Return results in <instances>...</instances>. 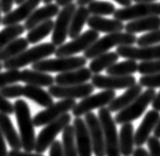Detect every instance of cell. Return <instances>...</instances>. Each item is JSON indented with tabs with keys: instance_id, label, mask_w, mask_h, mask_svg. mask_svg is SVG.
Masks as SVG:
<instances>
[{
	"instance_id": "cell-1",
	"label": "cell",
	"mask_w": 160,
	"mask_h": 156,
	"mask_svg": "<svg viewBox=\"0 0 160 156\" xmlns=\"http://www.w3.org/2000/svg\"><path fill=\"white\" fill-rule=\"evenodd\" d=\"M13 106L14 114L20 131L22 148H24V151L32 152L35 149L36 137L30 108L28 104L22 99H18Z\"/></svg>"
},
{
	"instance_id": "cell-2",
	"label": "cell",
	"mask_w": 160,
	"mask_h": 156,
	"mask_svg": "<svg viewBox=\"0 0 160 156\" xmlns=\"http://www.w3.org/2000/svg\"><path fill=\"white\" fill-rule=\"evenodd\" d=\"M137 38L134 34L128 32L110 33L102 38H98L92 46L84 52V57L87 59H92L98 55L107 53L113 47L119 46H132L136 43Z\"/></svg>"
},
{
	"instance_id": "cell-3",
	"label": "cell",
	"mask_w": 160,
	"mask_h": 156,
	"mask_svg": "<svg viewBox=\"0 0 160 156\" xmlns=\"http://www.w3.org/2000/svg\"><path fill=\"white\" fill-rule=\"evenodd\" d=\"M57 47L52 43H44L38 44L32 48L25 49L16 57L3 62L5 69H19L28 64H33L37 61L45 59L46 57L54 54Z\"/></svg>"
},
{
	"instance_id": "cell-4",
	"label": "cell",
	"mask_w": 160,
	"mask_h": 156,
	"mask_svg": "<svg viewBox=\"0 0 160 156\" xmlns=\"http://www.w3.org/2000/svg\"><path fill=\"white\" fill-rule=\"evenodd\" d=\"M87 64L85 57H63L50 59H42L32 64V69L42 72H67L79 69Z\"/></svg>"
},
{
	"instance_id": "cell-5",
	"label": "cell",
	"mask_w": 160,
	"mask_h": 156,
	"mask_svg": "<svg viewBox=\"0 0 160 156\" xmlns=\"http://www.w3.org/2000/svg\"><path fill=\"white\" fill-rule=\"evenodd\" d=\"M155 90L152 88H148L144 92H141L140 95L133 102H131L124 109L119 111L114 118L115 124L123 125L140 118L145 112L148 105L151 104L153 98L155 97Z\"/></svg>"
},
{
	"instance_id": "cell-6",
	"label": "cell",
	"mask_w": 160,
	"mask_h": 156,
	"mask_svg": "<svg viewBox=\"0 0 160 156\" xmlns=\"http://www.w3.org/2000/svg\"><path fill=\"white\" fill-rule=\"evenodd\" d=\"M98 120L103 131L104 144H106V156H121L119 151L118 133L112 112L106 107L98 111Z\"/></svg>"
},
{
	"instance_id": "cell-7",
	"label": "cell",
	"mask_w": 160,
	"mask_h": 156,
	"mask_svg": "<svg viewBox=\"0 0 160 156\" xmlns=\"http://www.w3.org/2000/svg\"><path fill=\"white\" fill-rule=\"evenodd\" d=\"M72 121V116L68 113L62 115L60 118L49 122L48 125L40 131L36 138L35 142V151L37 153H44L51 146V144L55 141V138L61 131H63L67 126L70 125Z\"/></svg>"
},
{
	"instance_id": "cell-8",
	"label": "cell",
	"mask_w": 160,
	"mask_h": 156,
	"mask_svg": "<svg viewBox=\"0 0 160 156\" xmlns=\"http://www.w3.org/2000/svg\"><path fill=\"white\" fill-rule=\"evenodd\" d=\"M98 38H100L98 32L92 29L88 30L70 43L63 44L62 46L57 47L56 52H55L54 54L56 55V57H72V55L77 54L81 52H85Z\"/></svg>"
},
{
	"instance_id": "cell-9",
	"label": "cell",
	"mask_w": 160,
	"mask_h": 156,
	"mask_svg": "<svg viewBox=\"0 0 160 156\" xmlns=\"http://www.w3.org/2000/svg\"><path fill=\"white\" fill-rule=\"evenodd\" d=\"M149 16H160V3H136L128 7L115 10L114 19L119 21H132Z\"/></svg>"
},
{
	"instance_id": "cell-10",
	"label": "cell",
	"mask_w": 160,
	"mask_h": 156,
	"mask_svg": "<svg viewBox=\"0 0 160 156\" xmlns=\"http://www.w3.org/2000/svg\"><path fill=\"white\" fill-rule=\"evenodd\" d=\"M115 98L114 90H103L95 95H90L84 99L72 110V114L75 117H81L92 112L95 109H101L108 106Z\"/></svg>"
},
{
	"instance_id": "cell-11",
	"label": "cell",
	"mask_w": 160,
	"mask_h": 156,
	"mask_svg": "<svg viewBox=\"0 0 160 156\" xmlns=\"http://www.w3.org/2000/svg\"><path fill=\"white\" fill-rule=\"evenodd\" d=\"M77 9V4L71 3L67 6L63 7L57 15L56 22H54L53 34H52V44L56 47H60L67 40L68 33L70 29L71 21L73 15Z\"/></svg>"
},
{
	"instance_id": "cell-12",
	"label": "cell",
	"mask_w": 160,
	"mask_h": 156,
	"mask_svg": "<svg viewBox=\"0 0 160 156\" xmlns=\"http://www.w3.org/2000/svg\"><path fill=\"white\" fill-rule=\"evenodd\" d=\"M75 99H63L57 103H53L45 110L38 113L33 118V124L35 126H42L60 118L61 116L72 111L76 106Z\"/></svg>"
},
{
	"instance_id": "cell-13",
	"label": "cell",
	"mask_w": 160,
	"mask_h": 156,
	"mask_svg": "<svg viewBox=\"0 0 160 156\" xmlns=\"http://www.w3.org/2000/svg\"><path fill=\"white\" fill-rule=\"evenodd\" d=\"M95 90L92 83H82L79 85H52L48 92L54 98L58 99H84Z\"/></svg>"
},
{
	"instance_id": "cell-14",
	"label": "cell",
	"mask_w": 160,
	"mask_h": 156,
	"mask_svg": "<svg viewBox=\"0 0 160 156\" xmlns=\"http://www.w3.org/2000/svg\"><path fill=\"white\" fill-rule=\"evenodd\" d=\"M136 79L133 75L115 76V75H101L95 74L92 76V84L96 88L103 90H119L128 89L133 86Z\"/></svg>"
},
{
	"instance_id": "cell-15",
	"label": "cell",
	"mask_w": 160,
	"mask_h": 156,
	"mask_svg": "<svg viewBox=\"0 0 160 156\" xmlns=\"http://www.w3.org/2000/svg\"><path fill=\"white\" fill-rule=\"evenodd\" d=\"M85 122L91 136L92 152L96 156H106V144L100 120L96 114L90 112L85 115Z\"/></svg>"
},
{
	"instance_id": "cell-16",
	"label": "cell",
	"mask_w": 160,
	"mask_h": 156,
	"mask_svg": "<svg viewBox=\"0 0 160 156\" xmlns=\"http://www.w3.org/2000/svg\"><path fill=\"white\" fill-rule=\"evenodd\" d=\"M115 53L118 54V57L128 59L147 61L160 58V44L148 47L119 46Z\"/></svg>"
},
{
	"instance_id": "cell-17",
	"label": "cell",
	"mask_w": 160,
	"mask_h": 156,
	"mask_svg": "<svg viewBox=\"0 0 160 156\" xmlns=\"http://www.w3.org/2000/svg\"><path fill=\"white\" fill-rule=\"evenodd\" d=\"M73 126L75 131V140L78 156H92V140L85 120L81 119V117H76Z\"/></svg>"
},
{
	"instance_id": "cell-18",
	"label": "cell",
	"mask_w": 160,
	"mask_h": 156,
	"mask_svg": "<svg viewBox=\"0 0 160 156\" xmlns=\"http://www.w3.org/2000/svg\"><path fill=\"white\" fill-rule=\"evenodd\" d=\"M160 119L159 112L155 110H151L147 112L143 118L141 124L134 133V145L141 147L143 144L146 143L147 139L150 137L151 132L157 126V122Z\"/></svg>"
},
{
	"instance_id": "cell-19",
	"label": "cell",
	"mask_w": 160,
	"mask_h": 156,
	"mask_svg": "<svg viewBox=\"0 0 160 156\" xmlns=\"http://www.w3.org/2000/svg\"><path fill=\"white\" fill-rule=\"evenodd\" d=\"M42 0H25L22 2L18 8H16L13 11H10L8 14H5L2 18L1 24L4 26L16 25L21 23L22 21H25L29 16L32 14L38 5L40 4Z\"/></svg>"
},
{
	"instance_id": "cell-20",
	"label": "cell",
	"mask_w": 160,
	"mask_h": 156,
	"mask_svg": "<svg viewBox=\"0 0 160 156\" xmlns=\"http://www.w3.org/2000/svg\"><path fill=\"white\" fill-rule=\"evenodd\" d=\"M60 12V7L57 4L49 3L41 8L35 9L32 14L25 20V30L30 31L37 25H39L43 22L51 19L54 16H57Z\"/></svg>"
},
{
	"instance_id": "cell-21",
	"label": "cell",
	"mask_w": 160,
	"mask_h": 156,
	"mask_svg": "<svg viewBox=\"0 0 160 156\" xmlns=\"http://www.w3.org/2000/svg\"><path fill=\"white\" fill-rule=\"evenodd\" d=\"M92 73L90 68L82 67L58 74L55 77V83L57 85H79L87 83L92 79Z\"/></svg>"
},
{
	"instance_id": "cell-22",
	"label": "cell",
	"mask_w": 160,
	"mask_h": 156,
	"mask_svg": "<svg viewBox=\"0 0 160 156\" xmlns=\"http://www.w3.org/2000/svg\"><path fill=\"white\" fill-rule=\"evenodd\" d=\"M87 24L92 30L97 32H102L110 34V33L121 32L124 29V25L121 21L117 19H107L102 16H90L87 21Z\"/></svg>"
},
{
	"instance_id": "cell-23",
	"label": "cell",
	"mask_w": 160,
	"mask_h": 156,
	"mask_svg": "<svg viewBox=\"0 0 160 156\" xmlns=\"http://www.w3.org/2000/svg\"><path fill=\"white\" fill-rule=\"evenodd\" d=\"M0 131L11 148L16 150H20L22 148L20 136L15 131V127L9 116L4 113H0Z\"/></svg>"
},
{
	"instance_id": "cell-24",
	"label": "cell",
	"mask_w": 160,
	"mask_h": 156,
	"mask_svg": "<svg viewBox=\"0 0 160 156\" xmlns=\"http://www.w3.org/2000/svg\"><path fill=\"white\" fill-rule=\"evenodd\" d=\"M118 142L121 155H132L134 150V126L131 122L121 125L118 135Z\"/></svg>"
},
{
	"instance_id": "cell-25",
	"label": "cell",
	"mask_w": 160,
	"mask_h": 156,
	"mask_svg": "<svg viewBox=\"0 0 160 156\" xmlns=\"http://www.w3.org/2000/svg\"><path fill=\"white\" fill-rule=\"evenodd\" d=\"M142 92V86L140 84H135L128 88L122 95H120L118 98H114L112 102L108 104V109L110 112H119L120 110L124 109L126 106H128L131 102L138 97Z\"/></svg>"
},
{
	"instance_id": "cell-26",
	"label": "cell",
	"mask_w": 160,
	"mask_h": 156,
	"mask_svg": "<svg viewBox=\"0 0 160 156\" xmlns=\"http://www.w3.org/2000/svg\"><path fill=\"white\" fill-rule=\"evenodd\" d=\"M124 29L130 34L154 31L160 29V16H149L136 20H132L124 26Z\"/></svg>"
},
{
	"instance_id": "cell-27",
	"label": "cell",
	"mask_w": 160,
	"mask_h": 156,
	"mask_svg": "<svg viewBox=\"0 0 160 156\" xmlns=\"http://www.w3.org/2000/svg\"><path fill=\"white\" fill-rule=\"evenodd\" d=\"M21 81L29 85L40 87H50L55 83V77L46 72L34 69H24L21 71Z\"/></svg>"
},
{
	"instance_id": "cell-28",
	"label": "cell",
	"mask_w": 160,
	"mask_h": 156,
	"mask_svg": "<svg viewBox=\"0 0 160 156\" xmlns=\"http://www.w3.org/2000/svg\"><path fill=\"white\" fill-rule=\"evenodd\" d=\"M23 96L30 99L31 101L35 102L41 107L45 108L49 107L54 103L53 97L50 95V93L43 90L40 86L26 84V86H24Z\"/></svg>"
},
{
	"instance_id": "cell-29",
	"label": "cell",
	"mask_w": 160,
	"mask_h": 156,
	"mask_svg": "<svg viewBox=\"0 0 160 156\" xmlns=\"http://www.w3.org/2000/svg\"><path fill=\"white\" fill-rule=\"evenodd\" d=\"M89 17H90V12L87 7L85 6L77 7L73 15V18H72L69 33H68V36L71 39H76L77 37H79L81 35L82 27L87 23Z\"/></svg>"
},
{
	"instance_id": "cell-30",
	"label": "cell",
	"mask_w": 160,
	"mask_h": 156,
	"mask_svg": "<svg viewBox=\"0 0 160 156\" xmlns=\"http://www.w3.org/2000/svg\"><path fill=\"white\" fill-rule=\"evenodd\" d=\"M118 54L117 53L110 52V53H104L100 55H98L95 58H92V62L90 63V70L92 73L98 74L104 69H108L109 66H112L118 60Z\"/></svg>"
},
{
	"instance_id": "cell-31",
	"label": "cell",
	"mask_w": 160,
	"mask_h": 156,
	"mask_svg": "<svg viewBox=\"0 0 160 156\" xmlns=\"http://www.w3.org/2000/svg\"><path fill=\"white\" fill-rule=\"evenodd\" d=\"M28 46L29 42L27 41V39H15V40L10 42L6 47L0 51V62H4V61L18 55L22 52H24L25 49H27Z\"/></svg>"
},
{
	"instance_id": "cell-32",
	"label": "cell",
	"mask_w": 160,
	"mask_h": 156,
	"mask_svg": "<svg viewBox=\"0 0 160 156\" xmlns=\"http://www.w3.org/2000/svg\"><path fill=\"white\" fill-rule=\"evenodd\" d=\"M54 28V21L49 19L43 23L37 25L33 29H31L28 34H27V41L29 44H37L40 41H42L44 38H46L48 35H50L53 32Z\"/></svg>"
},
{
	"instance_id": "cell-33",
	"label": "cell",
	"mask_w": 160,
	"mask_h": 156,
	"mask_svg": "<svg viewBox=\"0 0 160 156\" xmlns=\"http://www.w3.org/2000/svg\"><path fill=\"white\" fill-rule=\"evenodd\" d=\"M62 148L64 156H78V150H77L75 140V131L72 125L67 126L63 131Z\"/></svg>"
},
{
	"instance_id": "cell-34",
	"label": "cell",
	"mask_w": 160,
	"mask_h": 156,
	"mask_svg": "<svg viewBox=\"0 0 160 156\" xmlns=\"http://www.w3.org/2000/svg\"><path fill=\"white\" fill-rule=\"evenodd\" d=\"M138 64L135 62V60L128 59L121 62H115L112 66L106 70L108 75H115V76H126L131 75L137 71Z\"/></svg>"
},
{
	"instance_id": "cell-35",
	"label": "cell",
	"mask_w": 160,
	"mask_h": 156,
	"mask_svg": "<svg viewBox=\"0 0 160 156\" xmlns=\"http://www.w3.org/2000/svg\"><path fill=\"white\" fill-rule=\"evenodd\" d=\"M25 31L24 25L16 24V25H10L6 26V28L0 32V51L7 46V44L15 40L16 38L22 35Z\"/></svg>"
},
{
	"instance_id": "cell-36",
	"label": "cell",
	"mask_w": 160,
	"mask_h": 156,
	"mask_svg": "<svg viewBox=\"0 0 160 156\" xmlns=\"http://www.w3.org/2000/svg\"><path fill=\"white\" fill-rule=\"evenodd\" d=\"M88 10H89L90 14L95 16H108L113 15L115 12V6L110 2L108 1H95L91 2L88 5Z\"/></svg>"
},
{
	"instance_id": "cell-37",
	"label": "cell",
	"mask_w": 160,
	"mask_h": 156,
	"mask_svg": "<svg viewBox=\"0 0 160 156\" xmlns=\"http://www.w3.org/2000/svg\"><path fill=\"white\" fill-rule=\"evenodd\" d=\"M137 71L141 75H149L160 73V58L142 61L138 64Z\"/></svg>"
},
{
	"instance_id": "cell-38",
	"label": "cell",
	"mask_w": 160,
	"mask_h": 156,
	"mask_svg": "<svg viewBox=\"0 0 160 156\" xmlns=\"http://www.w3.org/2000/svg\"><path fill=\"white\" fill-rule=\"evenodd\" d=\"M21 81V71L18 69H7V71H0V87L15 84Z\"/></svg>"
},
{
	"instance_id": "cell-39",
	"label": "cell",
	"mask_w": 160,
	"mask_h": 156,
	"mask_svg": "<svg viewBox=\"0 0 160 156\" xmlns=\"http://www.w3.org/2000/svg\"><path fill=\"white\" fill-rule=\"evenodd\" d=\"M160 43V29L151 31L145 35H142L141 37L137 38L136 44L138 47H148L153 46Z\"/></svg>"
},
{
	"instance_id": "cell-40",
	"label": "cell",
	"mask_w": 160,
	"mask_h": 156,
	"mask_svg": "<svg viewBox=\"0 0 160 156\" xmlns=\"http://www.w3.org/2000/svg\"><path fill=\"white\" fill-rule=\"evenodd\" d=\"M24 86L19 84H10L3 87H0V95L6 99H13L23 96Z\"/></svg>"
},
{
	"instance_id": "cell-41",
	"label": "cell",
	"mask_w": 160,
	"mask_h": 156,
	"mask_svg": "<svg viewBox=\"0 0 160 156\" xmlns=\"http://www.w3.org/2000/svg\"><path fill=\"white\" fill-rule=\"evenodd\" d=\"M139 84L142 87L147 88H159L160 87V73L142 75L139 78Z\"/></svg>"
},
{
	"instance_id": "cell-42",
	"label": "cell",
	"mask_w": 160,
	"mask_h": 156,
	"mask_svg": "<svg viewBox=\"0 0 160 156\" xmlns=\"http://www.w3.org/2000/svg\"><path fill=\"white\" fill-rule=\"evenodd\" d=\"M147 146L149 149V156H160V139L151 136L147 139Z\"/></svg>"
},
{
	"instance_id": "cell-43",
	"label": "cell",
	"mask_w": 160,
	"mask_h": 156,
	"mask_svg": "<svg viewBox=\"0 0 160 156\" xmlns=\"http://www.w3.org/2000/svg\"><path fill=\"white\" fill-rule=\"evenodd\" d=\"M0 113H4L6 115L14 114V106L11 104L6 98L0 95Z\"/></svg>"
},
{
	"instance_id": "cell-44",
	"label": "cell",
	"mask_w": 160,
	"mask_h": 156,
	"mask_svg": "<svg viewBox=\"0 0 160 156\" xmlns=\"http://www.w3.org/2000/svg\"><path fill=\"white\" fill-rule=\"evenodd\" d=\"M49 156H64L62 143L59 140H55L50 146V154Z\"/></svg>"
},
{
	"instance_id": "cell-45",
	"label": "cell",
	"mask_w": 160,
	"mask_h": 156,
	"mask_svg": "<svg viewBox=\"0 0 160 156\" xmlns=\"http://www.w3.org/2000/svg\"><path fill=\"white\" fill-rule=\"evenodd\" d=\"M14 4V0H0V6H1V12L4 14H8L12 10Z\"/></svg>"
},
{
	"instance_id": "cell-46",
	"label": "cell",
	"mask_w": 160,
	"mask_h": 156,
	"mask_svg": "<svg viewBox=\"0 0 160 156\" xmlns=\"http://www.w3.org/2000/svg\"><path fill=\"white\" fill-rule=\"evenodd\" d=\"M8 156H44L43 154L40 153H32L28 151H20V150L12 149L11 151L8 152Z\"/></svg>"
},
{
	"instance_id": "cell-47",
	"label": "cell",
	"mask_w": 160,
	"mask_h": 156,
	"mask_svg": "<svg viewBox=\"0 0 160 156\" xmlns=\"http://www.w3.org/2000/svg\"><path fill=\"white\" fill-rule=\"evenodd\" d=\"M0 156H8V150L6 143H5V138L0 131Z\"/></svg>"
},
{
	"instance_id": "cell-48",
	"label": "cell",
	"mask_w": 160,
	"mask_h": 156,
	"mask_svg": "<svg viewBox=\"0 0 160 156\" xmlns=\"http://www.w3.org/2000/svg\"><path fill=\"white\" fill-rule=\"evenodd\" d=\"M151 106L153 110L160 112V91L157 94H155V97L153 98L151 102Z\"/></svg>"
},
{
	"instance_id": "cell-49",
	"label": "cell",
	"mask_w": 160,
	"mask_h": 156,
	"mask_svg": "<svg viewBox=\"0 0 160 156\" xmlns=\"http://www.w3.org/2000/svg\"><path fill=\"white\" fill-rule=\"evenodd\" d=\"M132 155L133 156H149V153H148L143 147H136L133 150Z\"/></svg>"
},
{
	"instance_id": "cell-50",
	"label": "cell",
	"mask_w": 160,
	"mask_h": 156,
	"mask_svg": "<svg viewBox=\"0 0 160 156\" xmlns=\"http://www.w3.org/2000/svg\"><path fill=\"white\" fill-rule=\"evenodd\" d=\"M74 0H56V4L59 7H65L67 5L73 3Z\"/></svg>"
},
{
	"instance_id": "cell-51",
	"label": "cell",
	"mask_w": 160,
	"mask_h": 156,
	"mask_svg": "<svg viewBox=\"0 0 160 156\" xmlns=\"http://www.w3.org/2000/svg\"><path fill=\"white\" fill-rule=\"evenodd\" d=\"M114 1L118 2L122 7H128V6H130L131 5L132 0H114Z\"/></svg>"
},
{
	"instance_id": "cell-52",
	"label": "cell",
	"mask_w": 160,
	"mask_h": 156,
	"mask_svg": "<svg viewBox=\"0 0 160 156\" xmlns=\"http://www.w3.org/2000/svg\"><path fill=\"white\" fill-rule=\"evenodd\" d=\"M92 1H95V0H77V5H79V6H86V5H89Z\"/></svg>"
},
{
	"instance_id": "cell-53",
	"label": "cell",
	"mask_w": 160,
	"mask_h": 156,
	"mask_svg": "<svg viewBox=\"0 0 160 156\" xmlns=\"http://www.w3.org/2000/svg\"><path fill=\"white\" fill-rule=\"evenodd\" d=\"M153 132H154V136L160 139V119H159V121L157 122V126L155 129H154Z\"/></svg>"
},
{
	"instance_id": "cell-54",
	"label": "cell",
	"mask_w": 160,
	"mask_h": 156,
	"mask_svg": "<svg viewBox=\"0 0 160 156\" xmlns=\"http://www.w3.org/2000/svg\"><path fill=\"white\" fill-rule=\"evenodd\" d=\"M135 3H151L155 0H133Z\"/></svg>"
},
{
	"instance_id": "cell-55",
	"label": "cell",
	"mask_w": 160,
	"mask_h": 156,
	"mask_svg": "<svg viewBox=\"0 0 160 156\" xmlns=\"http://www.w3.org/2000/svg\"><path fill=\"white\" fill-rule=\"evenodd\" d=\"M24 1H25V0H14V2L17 4V5H20L22 2H24Z\"/></svg>"
},
{
	"instance_id": "cell-56",
	"label": "cell",
	"mask_w": 160,
	"mask_h": 156,
	"mask_svg": "<svg viewBox=\"0 0 160 156\" xmlns=\"http://www.w3.org/2000/svg\"><path fill=\"white\" fill-rule=\"evenodd\" d=\"M42 1L45 4H49V3H52V1H54V0H42Z\"/></svg>"
},
{
	"instance_id": "cell-57",
	"label": "cell",
	"mask_w": 160,
	"mask_h": 156,
	"mask_svg": "<svg viewBox=\"0 0 160 156\" xmlns=\"http://www.w3.org/2000/svg\"><path fill=\"white\" fill-rule=\"evenodd\" d=\"M1 21H2V17H1V6H0V24H1Z\"/></svg>"
},
{
	"instance_id": "cell-58",
	"label": "cell",
	"mask_w": 160,
	"mask_h": 156,
	"mask_svg": "<svg viewBox=\"0 0 160 156\" xmlns=\"http://www.w3.org/2000/svg\"><path fill=\"white\" fill-rule=\"evenodd\" d=\"M2 68H3V63H1V62H0V71L2 70Z\"/></svg>"
}]
</instances>
